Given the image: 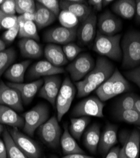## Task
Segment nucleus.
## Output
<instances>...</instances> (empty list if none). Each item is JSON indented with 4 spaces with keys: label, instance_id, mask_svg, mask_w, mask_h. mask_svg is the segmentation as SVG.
I'll return each mask as SVG.
<instances>
[{
    "label": "nucleus",
    "instance_id": "f257e3e1",
    "mask_svg": "<svg viewBox=\"0 0 140 158\" xmlns=\"http://www.w3.org/2000/svg\"><path fill=\"white\" fill-rule=\"evenodd\" d=\"M114 71V65L109 60L104 57L98 58L94 69L83 80L75 82L77 97L83 98L90 94L110 78Z\"/></svg>",
    "mask_w": 140,
    "mask_h": 158
},
{
    "label": "nucleus",
    "instance_id": "f03ea898",
    "mask_svg": "<svg viewBox=\"0 0 140 158\" xmlns=\"http://www.w3.org/2000/svg\"><path fill=\"white\" fill-rule=\"evenodd\" d=\"M122 66L124 69H134L140 65V32L131 31L122 40Z\"/></svg>",
    "mask_w": 140,
    "mask_h": 158
},
{
    "label": "nucleus",
    "instance_id": "7ed1b4c3",
    "mask_svg": "<svg viewBox=\"0 0 140 158\" xmlns=\"http://www.w3.org/2000/svg\"><path fill=\"white\" fill-rule=\"evenodd\" d=\"M130 89L128 82L118 70H116L110 78L95 90V93L101 101H106L127 92Z\"/></svg>",
    "mask_w": 140,
    "mask_h": 158
},
{
    "label": "nucleus",
    "instance_id": "20e7f679",
    "mask_svg": "<svg viewBox=\"0 0 140 158\" xmlns=\"http://www.w3.org/2000/svg\"><path fill=\"white\" fill-rule=\"evenodd\" d=\"M121 38V34L105 35L97 32L93 49L100 55L119 61L122 55L120 44Z\"/></svg>",
    "mask_w": 140,
    "mask_h": 158
},
{
    "label": "nucleus",
    "instance_id": "39448f33",
    "mask_svg": "<svg viewBox=\"0 0 140 158\" xmlns=\"http://www.w3.org/2000/svg\"><path fill=\"white\" fill-rule=\"evenodd\" d=\"M23 130L28 135L32 137L35 131L48 120L49 112L46 104H38L30 110L23 114Z\"/></svg>",
    "mask_w": 140,
    "mask_h": 158
},
{
    "label": "nucleus",
    "instance_id": "423d86ee",
    "mask_svg": "<svg viewBox=\"0 0 140 158\" xmlns=\"http://www.w3.org/2000/svg\"><path fill=\"white\" fill-rule=\"evenodd\" d=\"M76 93V88L70 78L66 77L62 82L56 101L58 122L62 120V117L70 110Z\"/></svg>",
    "mask_w": 140,
    "mask_h": 158
},
{
    "label": "nucleus",
    "instance_id": "0eeeda50",
    "mask_svg": "<svg viewBox=\"0 0 140 158\" xmlns=\"http://www.w3.org/2000/svg\"><path fill=\"white\" fill-rule=\"evenodd\" d=\"M37 130L41 139L47 146L55 149L59 146L62 131L56 116L49 118Z\"/></svg>",
    "mask_w": 140,
    "mask_h": 158
},
{
    "label": "nucleus",
    "instance_id": "6e6552de",
    "mask_svg": "<svg viewBox=\"0 0 140 158\" xmlns=\"http://www.w3.org/2000/svg\"><path fill=\"white\" fill-rule=\"evenodd\" d=\"M95 64L92 56L83 53L76 57L67 67L71 78L74 82H79L90 73Z\"/></svg>",
    "mask_w": 140,
    "mask_h": 158
},
{
    "label": "nucleus",
    "instance_id": "1a4fd4ad",
    "mask_svg": "<svg viewBox=\"0 0 140 158\" xmlns=\"http://www.w3.org/2000/svg\"><path fill=\"white\" fill-rule=\"evenodd\" d=\"M9 133L17 146L29 158H41V150L37 142L22 133L17 128L9 130Z\"/></svg>",
    "mask_w": 140,
    "mask_h": 158
},
{
    "label": "nucleus",
    "instance_id": "9d476101",
    "mask_svg": "<svg viewBox=\"0 0 140 158\" xmlns=\"http://www.w3.org/2000/svg\"><path fill=\"white\" fill-rule=\"evenodd\" d=\"M104 104L98 98L88 97L80 102L74 108L72 115L77 116H95L103 118Z\"/></svg>",
    "mask_w": 140,
    "mask_h": 158
},
{
    "label": "nucleus",
    "instance_id": "9b49d317",
    "mask_svg": "<svg viewBox=\"0 0 140 158\" xmlns=\"http://www.w3.org/2000/svg\"><path fill=\"white\" fill-rule=\"evenodd\" d=\"M76 37V28L69 29L61 26L47 31L44 34V39L47 43L65 45L74 41Z\"/></svg>",
    "mask_w": 140,
    "mask_h": 158
},
{
    "label": "nucleus",
    "instance_id": "f8f14e48",
    "mask_svg": "<svg viewBox=\"0 0 140 158\" xmlns=\"http://www.w3.org/2000/svg\"><path fill=\"white\" fill-rule=\"evenodd\" d=\"M98 33L105 35H116L122 29V22L119 19L109 10L100 15L97 21Z\"/></svg>",
    "mask_w": 140,
    "mask_h": 158
},
{
    "label": "nucleus",
    "instance_id": "ddd939ff",
    "mask_svg": "<svg viewBox=\"0 0 140 158\" xmlns=\"http://www.w3.org/2000/svg\"><path fill=\"white\" fill-rule=\"evenodd\" d=\"M22 104L20 94L17 90L8 86L3 81L0 82V105L21 111L23 110Z\"/></svg>",
    "mask_w": 140,
    "mask_h": 158
},
{
    "label": "nucleus",
    "instance_id": "4468645a",
    "mask_svg": "<svg viewBox=\"0 0 140 158\" xmlns=\"http://www.w3.org/2000/svg\"><path fill=\"white\" fill-rule=\"evenodd\" d=\"M61 84V78L58 75L44 77V84L39 91V96L54 106Z\"/></svg>",
    "mask_w": 140,
    "mask_h": 158
},
{
    "label": "nucleus",
    "instance_id": "2eb2a0df",
    "mask_svg": "<svg viewBox=\"0 0 140 158\" xmlns=\"http://www.w3.org/2000/svg\"><path fill=\"white\" fill-rule=\"evenodd\" d=\"M65 72L63 68L58 67L50 62L45 60L34 63L27 72V78L30 80L39 78L41 77L56 75Z\"/></svg>",
    "mask_w": 140,
    "mask_h": 158
},
{
    "label": "nucleus",
    "instance_id": "dca6fc26",
    "mask_svg": "<svg viewBox=\"0 0 140 158\" xmlns=\"http://www.w3.org/2000/svg\"><path fill=\"white\" fill-rule=\"evenodd\" d=\"M97 24V16L94 12L82 23L77 31V37L81 45L88 46L94 41L96 34Z\"/></svg>",
    "mask_w": 140,
    "mask_h": 158
},
{
    "label": "nucleus",
    "instance_id": "f3484780",
    "mask_svg": "<svg viewBox=\"0 0 140 158\" xmlns=\"http://www.w3.org/2000/svg\"><path fill=\"white\" fill-rule=\"evenodd\" d=\"M60 9L71 12L80 22H83L91 15L92 10L85 1L62 0L59 2Z\"/></svg>",
    "mask_w": 140,
    "mask_h": 158
},
{
    "label": "nucleus",
    "instance_id": "a211bd4d",
    "mask_svg": "<svg viewBox=\"0 0 140 158\" xmlns=\"http://www.w3.org/2000/svg\"><path fill=\"white\" fill-rule=\"evenodd\" d=\"M120 140L127 158H139L140 149V132L134 130L131 133L127 131L120 134Z\"/></svg>",
    "mask_w": 140,
    "mask_h": 158
},
{
    "label": "nucleus",
    "instance_id": "6ab92c4d",
    "mask_svg": "<svg viewBox=\"0 0 140 158\" xmlns=\"http://www.w3.org/2000/svg\"><path fill=\"white\" fill-rule=\"evenodd\" d=\"M44 84V80L39 79L30 83H20L16 84L12 82H8L6 84L17 90L21 96L22 101L24 104H28L32 102L34 97L36 95L38 91Z\"/></svg>",
    "mask_w": 140,
    "mask_h": 158
},
{
    "label": "nucleus",
    "instance_id": "aec40b11",
    "mask_svg": "<svg viewBox=\"0 0 140 158\" xmlns=\"http://www.w3.org/2000/svg\"><path fill=\"white\" fill-rule=\"evenodd\" d=\"M118 127L116 125L107 124L100 135L98 149L102 154H107L118 142Z\"/></svg>",
    "mask_w": 140,
    "mask_h": 158
},
{
    "label": "nucleus",
    "instance_id": "412c9836",
    "mask_svg": "<svg viewBox=\"0 0 140 158\" xmlns=\"http://www.w3.org/2000/svg\"><path fill=\"white\" fill-rule=\"evenodd\" d=\"M0 124L13 128H23L24 119L12 108L0 105Z\"/></svg>",
    "mask_w": 140,
    "mask_h": 158
},
{
    "label": "nucleus",
    "instance_id": "4be33fe9",
    "mask_svg": "<svg viewBox=\"0 0 140 158\" xmlns=\"http://www.w3.org/2000/svg\"><path fill=\"white\" fill-rule=\"evenodd\" d=\"M44 55L47 61L58 67H61L68 62L62 48L55 44L50 43L46 46Z\"/></svg>",
    "mask_w": 140,
    "mask_h": 158
},
{
    "label": "nucleus",
    "instance_id": "5701e85b",
    "mask_svg": "<svg viewBox=\"0 0 140 158\" xmlns=\"http://www.w3.org/2000/svg\"><path fill=\"white\" fill-rule=\"evenodd\" d=\"M30 63V60H25L20 63L12 64L5 72L4 77L12 83H23L25 73L29 67Z\"/></svg>",
    "mask_w": 140,
    "mask_h": 158
},
{
    "label": "nucleus",
    "instance_id": "b1692460",
    "mask_svg": "<svg viewBox=\"0 0 140 158\" xmlns=\"http://www.w3.org/2000/svg\"><path fill=\"white\" fill-rule=\"evenodd\" d=\"M21 55L25 58H39L42 55V46L31 39H22L18 43Z\"/></svg>",
    "mask_w": 140,
    "mask_h": 158
},
{
    "label": "nucleus",
    "instance_id": "393cba45",
    "mask_svg": "<svg viewBox=\"0 0 140 158\" xmlns=\"http://www.w3.org/2000/svg\"><path fill=\"white\" fill-rule=\"evenodd\" d=\"M64 132L62 133L60 140L63 154L65 156L74 154H84V151L81 149L75 139L70 134L66 124L64 125Z\"/></svg>",
    "mask_w": 140,
    "mask_h": 158
},
{
    "label": "nucleus",
    "instance_id": "a878e982",
    "mask_svg": "<svg viewBox=\"0 0 140 158\" xmlns=\"http://www.w3.org/2000/svg\"><path fill=\"white\" fill-rule=\"evenodd\" d=\"M56 19V15L44 7L43 5L36 2L35 15L34 23L37 27L42 29L52 24Z\"/></svg>",
    "mask_w": 140,
    "mask_h": 158
},
{
    "label": "nucleus",
    "instance_id": "bb28decb",
    "mask_svg": "<svg viewBox=\"0 0 140 158\" xmlns=\"http://www.w3.org/2000/svg\"><path fill=\"white\" fill-rule=\"evenodd\" d=\"M100 139L99 125L95 123L89 127L83 134V143L86 149L92 153H95Z\"/></svg>",
    "mask_w": 140,
    "mask_h": 158
},
{
    "label": "nucleus",
    "instance_id": "cd10ccee",
    "mask_svg": "<svg viewBox=\"0 0 140 158\" xmlns=\"http://www.w3.org/2000/svg\"><path fill=\"white\" fill-rule=\"evenodd\" d=\"M112 10L125 19H131L136 14V2L133 0H119L113 3Z\"/></svg>",
    "mask_w": 140,
    "mask_h": 158
},
{
    "label": "nucleus",
    "instance_id": "c85d7f7f",
    "mask_svg": "<svg viewBox=\"0 0 140 158\" xmlns=\"http://www.w3.org/2000/svg\"><path fill=\"white\" fill-rule=\"evenodd\" d=\"M20 24L18 37L21 39H31L35 41H39V36L37 32V27L32 21H25L22 15L18 17Z\"/></svg>",
    "mask_w": 140,
    "mask_h": 158
},
{
    "label": "nucleus",
    "instance_id": "c756f323",
    "mask_svg": "<svg viewBox=\"0 0 140 158\" xmlns=\"http://www.w3.org/2000/svg\"><path fill=\"white\" fill-rule=\"evenodd\" d=\"M71 124L69 127V131L72 137L80 140L82 135L84 134L85 128L90 122L88 116H81L79 118H73L70 120Z\"/></svg>",
    "mask_w": 140,
    "mask_h": 158
},
{
    "label": "nucleus",
    "instance_id": "7c9ffc66",
    "mask_svg": "<svg viewBox=\"0 0 140 158\" xmlns=\"http://www.w3.org/2000/svg\"><path fill=\"white\" fill-rule=\"evenodd\" d=\"M3 141L6 148L7 158H29L17 146L6 130L3 131Z\"/></svg>",
    "mask_w": 140,
    "mask_h": 158
},
{
    "label": "nucleus",
    "instance_id": "2f4dec72",
    "mask_svg": "<svg viewBox=\"0 0 140 158\" xmlns=\"http://www.w3.org/2000/svg\"><path fill=\"white\" fill-rule=\"evenodd\" d=\"M16 56L14 48H8L0 52V77L15 60Z\"/></svg>",
    "mask_w": 140,
    "mask_h": 158
},
{
    "label": "nucleus",
    "instance_id": "473e14b6",
    "mask_svg": "<svg viewBox=\"0 0 140 158\" xmlns=\"http://www.w3.org/2000/svg\"><path fill=\"white\" fill-rule=\"evenodd\" d=\"M118 120L130 124L140 126V114L134 109L125 111H116Z\"/></svg>",
    "mask_w": 140,
    "mask_h": 158
},
{
    "label": "nucleus",
    "instance_id": "72a5a7b5",
    "mask_svg": "<svg viewBox=\"0 0 140 158\" xmlns=\"http://www.w3.org/2000/svg\"><path fill=\"white\" fill-rule=\"evenodd\" d=\"M60 23L62 27L69 29L76 28V25L79 23L78 19L71 12L62 10L58 16Z\"/></svg>",
    "mask_w": 140,
    "mask_h": 158
},
{
    "label": "nucleus",
    "instance_id": "f704fd0d",
    "mask_svg": "<svg viewBox=\"0 0 140 158\" xmlns=\"http://www.w3.org/2000/svg\"><path fill=\"white\" fill-rule=\"evenodd\" d=\"M138 98L134 94H127L123 96L117 102L116 111H125L134 109V104Z\"/></svg>",
    "mask_w": 140,
    "mask_h": 158
},
{
    "label": "nucleus",
    "instance_id": "c9c22d12",
    "mask_svg": "<svg viewBox=\"0 0 140 158\" xmlns=\"http://www.w3.org/2000/svg\"><path fill=\"white\" fill-rule=\"evenodd\" d=\"M16 12L20 15L28 11H35V2L33 0H15Z\"/></svg>",
    "mask_w": 140,
    "mask_h": 158
},
{
    "label": "nucleus",
    "instance_id": "e433bc0d",
    "mask_svg": "<svg viewBox=\"0 0 140 158\" xmlns=\"http://www.w3.org/2000/svg\"><path fill=\"white\" fill-rule=\"evenodd\" d=\"M63 52L68 61H73L82 51V48L73 43L65 44L62 47Z\"/></svg>",
    "mask_w": 140,
    "mask_h": 158
},
{
    "label": "nucleus",
    "instance_id": "4c0bfd02",
    "mask_svg": "<svg viewBox=\"0 0 140 158\" xmlns=\"http://www.w3.org/2000/svg\"><path fill=\"white\" fill-rule=\"evenodd\" d=\"M18 17L5 14L0 10V26L5 29H10L17 22Z\"/></svg>",
    "mask_w": 140,
    "mask_h": 158
},
{
    "label": "nucleus",
    "instance_id": "58836bf2",
    "mask_svg": "<svg viewBox=\"0 0 140 158\" xmlns=\"http://www.w3.org/2000/svg\"><path fill=\"white\" fill-rule=\"evenodd\" d=\"M20 29V24L19 22L17 20V22L16 24L10 29H8L5 31L2 35L3 41L7 43H11L15 40V39L18 35Z\"/></svg>",
    "mask_w": 140,
    "mask_h": 158
},
{
    "label": "nucleus",
    "instance_id": "ea45409f",
    "mask_svg": "<svg viewBox=\"0 0 140 158\" xmlns=\"http://www.w3.org/2000/svg\"><path fill=\"white\" fill-rule=\"evenodd\" d=\"M37 2L51 11L56 17L59 16L61 9L58 0H38Z\"/></svg>",
    "mask_w": 140,
    "mask_h": 158
},
{
    "label": "nucleus",
    "instance_id": "a19ab883",
    "mask_svg": "<svg viewBox=\"0 0 140 158\" xmlns=\"http://www.w3.org/2000/svg\"><path fill=\"white\" fill-rule=\"evenodd\" d=\"M0 10L8 15H15L16 6L15 0H5L0 5Z\"/></svg>",
    "mask_w": 140,
    "mask_h": 158
},
{
    "label": "nucleus",
    "instance_id": "79ce46f5",
    "mask_svg": "<svg viewBox=\"0 0 140 158\" xmlns=\"http://www.w3.org/2000/svg\"><path fill=\"white\" fill-rule=\"evenodd\" d=\"M125 76L129 80L135 83L140 89V65L128 72H125Z\"/></svg>",
    "mask_w": 140,
    "mask_h": 158
},
{
    "label": "nucleus",
    "instance_id": "37998d69",
    "mask_svg": "<svg viewBox=\"0 0 140 158\" xmlns=\"http://www.w3.org/2000/svg\"><path fill=\"white\" fill-rule=\"evenodd\" d=\"M88 4L97 11H101L103 8L102 0H89Z\"/></svg>",
    "mask_w": 140,
    "mask_h": 158
},
{
    "label": "nucleus",
    "instance_id": "c03bdc74",
    "mask_svg": "<svg viewBox=\"0 0 140 158\" xmlns=\"http://www.w3.org/2000/svg\"><path fill=\"white\" fill-rule=\"evenodd\" d=\"M121 149L119 147H116L112 148L107 154L106 158H119Z\"/></svg>",
    "mask_w": 140,
    "mask_h": 158
},
{
    "label": "nucleus",
    "instance_id": "a18cd8bd",
    "mask_svg": "<svg viewBox=\"0 0 140 158\" xmlns=\"http://www.w3.org/2000/svg\"><path fill=\"white\" fill-rule=\"evenodd\" d=\"M35 11H31L25 13L23 15H21L23 19L25 21H32L34 22L35 20Z\"/></svg>",
    "mask_w": 140,
    "mask_h": 158
},
{
    "label": "nucleus",
    "instance_id": "49530a36",
    "mask_svg": "<svg viewBox=\"0 0 140 158\" xmlns=\"http://www.w3.org/2000/svg\"><path fill=\"white\" fill-rule=\"evenodd\" d=\"M0 158H7V152L5 143L0 139Z\"/></svg>",
    "mask_w": 140,
    "mask_h": 158
},
{
    "label": "nucleus",
    "instance_id": "de8ad7c7",
    "mask_svg": "<svg viewBox=\"0 0 140 158\" xmlns=\"http://www.w3.org/2000/svg\"><path fill=\"white\" fill-rule=\"evenodd\" d=\"M62 158H95V157L86 156L83 154H74L65 156L64 157H62Z\"/></svg>",
    "mask_w": 140,
    "mask_h": 158
},
{
    "label": "nucleus",
    "instance_id": "09e8293b",
    "mask_svg": "<svg viewBox=\"0 0 140 158\" xmlns=\"http://www.w3.org/2000/svg\"><path fill=\"white\" fill-rule=\"evenodd\" d=\"M136 20L140 23V0L136 1Z\"/></svg>",
    "mask_w": 140,
    "mask_h": 158
},
{
    "label": "nucleus",
    "instance_id": "8fccbe9b",
    "mask_svg": "<svg viewBox=\"0 0 140 158\" xmlns=\"http://www.w3.org/2000/svg\"><path fill=\"white\" fill-rule=\"evenodd\" d=\"M134 110L137 111L140 114V98H138L135 104H134Z\"/></svg>",
    "mask_w": 140,
    "mask_h": 158
},
{
    "label": "nucleus",
    "instance_id": "3c124183",
    "mask_svg": "<svg viewBox=\"0 0 140 158\" xmlns=\"http://www.w3.org/2000/svg\"><path fill=\"white\" fill-rule=\"evenodd\" d=\"M5 43L3 40L0 39V52L5 49Z\"/></svg>",
    "mask_w": 140,
    "mask_h": 158
},
{
    "label": "nucleus",
    "instance_id": "603ef678",
    "mask_svg": "<svg viewBox=\"0 0 140 158\" xmlns=\"http://www.w3.org/2000/svg\"><path fill=\"white\" fill-rule=\"evenodd\" d=\"M119 158H127L124 152V150L123 149V148H121L120 150V154H119Z\"/></svg>",
    "mask_w": 140,
    "mask_h": 158
},
{
    "label": "nucleus",
    "instance_id": "864d4df0",
    "mask_svg": "<svg viewBox=\"0 0 140 158\" xmlns=\"http://www.w3.org/2000/svg\"><path fill=\"white\" fill-rule=\"evenodd\" d=\"M112 2H113V1H110V0H104V1H102V6L103 7H106Z\"/></svg>",
    "mask_w": 140,
    "mask_h": 158
},
{
    "label": "nucleus",
    "instance_id": "5fc2aeb1",
    "mask_svg": "<svg viewBox=\"0 0 140 158\" xmlns=\"http://www.w3.org/2000/svg\"><path fill=\"white\" fill-rule=\"evenodd\" d=\"M4 130V128L2 124H0V134H1Z\"/></svg>",
    "mask_w": 140,
    "mask_h": 158
},
{
    "label": "nucleus",
    "instance_id": "6e6d98bb",
    "mask_svg": "<svg viewBox=\"0 0 140 158\" xmlns=\"http://www.w3.org/2000/svg\"><path fill=\"white\" fill-rule=\"evenodd\" d=\"M3 0H0V5H1L3 3Z\"/></svg>",
    "mask_w": 140,
    "mask_h": 158
},
{
    "label": "nucleus",
    "instance_id": "4d7b16f0",
    "mask_svg": "<svg viewBox=\"0 0 140 158\" xmlns=\"http://www.w3.org/2000/svg\"><path fill=\"white\" fill-rule=\"evenodd\" d=\"M50 158H58L56 156H51L50 157Z\"/></svg>",
    "mask_w": 140,
    "mask_h": 158
},
{
    "label": "nucleus",
    "instance_id": "13d9d810",
    "mask_svg": "<svg viewBox=\"0 0 140 158\" xmlns=\"http://www.w3.org/2000/svg\"><path fill=\"white\" fill-rule=\"evenodd\" d=\"M0 29H1V26H0Z\"/></svg>",
    "mask_w": 140,
    "mask_h": 158
}]
</instances>
